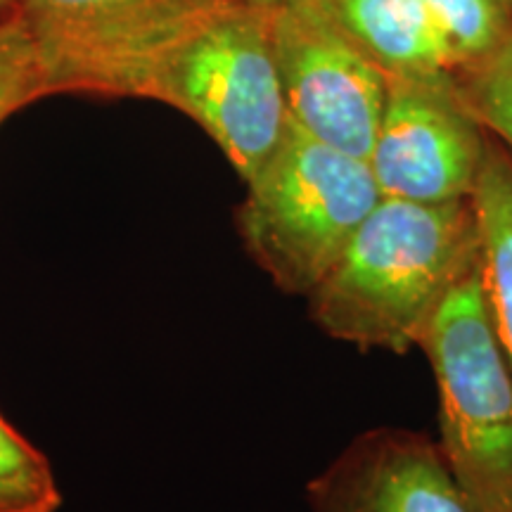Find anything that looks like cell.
Returning <instances> with one entry per match:
<instances>
[{
    "instance_id": "7",
    "label": "cell",
    "mask_w": 512,
    "mask_h": 512,
    "mask_svg": "<svg viewBox=\"0 0 512 512\" xmlns=\"http://www.w3.org/2000/svg\"><path fill=\"white\" fill-rule=\"evenodd\" d=\"M489 131L465 107L453 76H389L368 164L382 197L470 200Z\"/></svg>"
},
{
    "instance_id": "2",
    "label": "cell",
    "mask_w": 512,
    "mask_h": 512,
    "mask_svg": "<svg viewBox=\"0 0 512 512\" xmlns=\"http://www.w3.org/2000/svg\"><path fill=\"white\" fill-rule=\"evenodd\" d=\"M133 98L190 117L247 183L290 128L271 0H211L152 57Z\"/></svg>"
},
{
    "instance_id": "9",
    "label": "cell",
    "mask_w": 512,
    "mask_h": 512,
    "mask_svg": "<svg viewBox=\"0 0 512 512\" xmlns=\"http://www.w3.org/2000/svg\"><path fill=\"white\" fill-rule=\"evenodd\" d=\"M389 76H453L456 57L422 0H313Z\"/></svg>"
},
{
    "instance_id": "4",
    "label": "cell",
    "mask_w": 512,
    "mask_h": 512,
    "mask_svg": "<svg viewBox=\"0 0 512 512\" xmlns=\"http://www.w3.org/2000/svg\"><path fill=\"white\" fill-rule=\"evenodd\" d=\"M439 396V448L477 512H512V366L482 268L453 287L422 332Z\"/></svg>"
},
{
    "instance_id": "14",
    "label": "cell",
    "mask_w": 512,
    "mask_h": 512,
    "mask_svg": "<svg viewBox=\"0 0 512 512\" xmlns=\"http://www.w3.org/2000/svg\"><path fill=\"white\" fill-rule=\"evenodd\" d=\"M50 95L48 76L27 27L12 5L0 10V124Z\"/></svg>"
},
{
    "instance_id": "15",
    "label": "cell",
    "mask_w": 512,
    "mask_h": 512,
    "mask_svg": "<svg viewBox=\"0 0 512 512\" xmlns=\"http://www.w3.org/2000/svg\"><path fill=\"white\" fill-rule=\"evenodd\" d=\"M8 5H10V0H0V10L8 8Z\"/></svg>"
},
{
    "instance_id": "13",
    "label": "cell",
    "mask_w": 512,
    "mask_h": 512,
    "mask_svg": "<svg viewBox=\"0 0 512 512\" xmlns=\"http://www.w3.org/2000/svg\"><path fill=\"white\" fill-rule=\"evenodd\" d=\"M453 81L467 110L512 152V41L494 55L460 67Z\"/></svg>"
},
{
    "instance_id": "1",
    "label": "cell",
    "mask_w": 512,
    "mask_h": 512,
    "mask_svg": "<svg viewBox=\"0 0 512 512\" xmlns=\"http://www.w3.org/2000/svg\"><path fill=\"white\" fill-rule=\"evenodd\" d=\"M479 268L472 200L382 197L347 249L306 294L316 328L363 351L406 354L460 280Z\"/></svg>"
},
{
    "instance_id": "8",
    "label": "cell",
    "mask_w": 512,
    "mask_h": 512,
    "mask_svg": "<svg viewBox=\"0 0 512 512\" xmlns=\"http://www.w3.org/2000/svg\"><path fill=\"white\" fill-rule=\"evenodd\" d=\"M311 512H477L437 441L403 427L358 434L306 484Z\"/></svg>"
},
{
    "instance_id": "6",
    "label": "cell",
    "mask_w": 512,
    "mask_h": 512,
    "mask_svg": "<svg viewBox=\"0 0 512 512\" xmlns=\"http://www.w3.org/2000/svg\"><path fill=\"white\" fill-rule=\"evenodd\" d=\"M271 24L290 119L320 143L368 162L389 74L313 0H271Z\"/></svg>"
},
{
    "instance_id": "11",
    "label": "cell",
    "mask_w": 512,
    "mask_h": 512,
    "mask_svg": "<svg viewBox=\"0 0 512 512\" xmlns=\"http://www.w3.org/2000/svg\"><path fill=\"white\" fill-rule=\"evenodd\" d=\"M456 57V72L512 41V0H422Z\"/></svg>"
},
{
    "instance_id": "3",
    "label": "cell",
    "mask_w": 512,
    "mask_h": 512,
    "mask_svg": "<svg viewBox=\"0 0 512 512\" xmlns=\"http://www.w3.org/2000/svg\"><path fill=\"white\" fill-rule=\"evenodd\" d=\"M238 233L280 292L306 297L382 200L366 159L320 143L290 119L283 143L249 178Z\"/></svg>"
},
{
    "instance_id": "12",
    "label": "cell",
    "mask_w": 512,
    "mask_h": 512,
    "mask_svg": "<svg viewBox=\"0 0 512 512\" xmlns=\"http://www.w3.org/2000/svg\"><path fill=\"white\" fill-rule=\"evenodd\" d=\"M62 491L53 465L0 413V512H57Z\"/></svg>"
},
{
    "instance_id": "10",
    "label": "cell",
    "mask_w": 512,
    "mask_h": 512,
    "mask_svg": "<svg viewBox=\"0 0 512 512\" xmlns=\"http://www.w3.org/2000/svg\"><path fill=\"white\" fill-rule=\"evenodd\" d=\"M470 200L479 226L486 302L512 366V152L491 133Z\"/></svg>"
},
{
    "instance_id": "5",
    "label": "cell",
    "mask_w": 512,
    "mask_h": 512,
    "mask_svg": "<svg viewBox=\"0 0 512 512\" xmlns=\"http://www.w3.org/2000/svg\"><path fill=\"white\" fill-rule=\"evenodd\" d=\"M211 0H10L50 95L133 98L145 67Z\"/></svg>"
}]
</instances>
